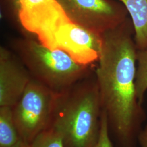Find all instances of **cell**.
Masks as SVG:
<instances>
[{"mask_svg":"<svg viewBox=\"0 0 147 147\" xmlns=\"http://www.w3.org/2000/svg\"><path fill=\"white\" fill-rule=\"evenodd\" d=\"M32 77L11 49L0 47V106L13 107L20 100Z\"/></svg>","mask_w":147,"mask_h":147,"instance_id":"cell-7","label":"cell"},{"mask_svg":"<svg viewBox=\"0 0 147 147\" xmlns=\"http://www.w3.org/2000/svg\"><path fill=\"white\" fill-rule=\"evenodd\" d=\"M131 18L100 36L94 69L100 100L116 147H137L147 119L135 87L137 48Z\"/></svg>","mask_w":147,"mask_h":147,"instance_id":"cell-1","label":"cell"},{"mask_svg":"<svg viewBox=\"0 0 147 147\" xmlns=\"http://www.w3.org/2000/svg\"><path fill=\"white\" fill-rule=\"evenodd\" d=\"M113 146L114 144L109 131L106 115L102 111L100 134L98 140L94 147H114Z\"/></svg>","mask_w":147,"mask_h":147,"instance_id":"cell-13","label":"cell"},{"mask_svg":"<svg viewBox=\"0 0 147 147\" xmlns=\"http://www.w3.org/2000/svg\"><path fill=\"white\" fill-rule=\"evenodd\" d=\"M3 1L21 28L46 47L58 49L57 35L71 21L57 0Z\"/></svg>","mask_w":147,"mask_h":147,"instance_id":"cell-4","label":"cell"},{"mask_svg":"<svg viewBox=\"0 0 147 147\" xmlns=\"http://www.w3.org/2000/svg\"><path fill=\"white\" fill-rule=\"evenodd\" d=\"M58 49L62 50L80 64L94 66L99 57L100 37L70 22L58 33Z\"/></svg>","mask_w":147,"mask_h":147,"instance_id":"cell-8","label":"cell"},{"mask_svg":"<svg viewBox=\"0 0 147 147\" xmlns=\"http://www.w3.org/2000/svg\"><path fill=\"white\" fill-rule=\"evenodd\" d=\"M11 50L25 66L32 78L59 94L90 73L94 66L76 62L62 50H52L37 39L16 38L10 42Z\"/></svg>","mask_w":147,"mask_h":147,"instance_id":"cell-3","label":"cell"},{"mask_svg":"<svg viewBox=\"0 0 147 147\" xmlns=\"http://www.w3.org/2000/svg\"><path fill=\"white\" fill-rule=\"evenodd\" d=\"M135 87L137 96L140 102L143 104L144 96L147 90V49L138 50Z\"/></svg>","mask_w":147,"mask_h":147,"instance_id":"cell-11","label":"cell"},{"mask_svg":"<svg viewBox=\"0 0 147 147\" xmlns=\"http://www.w3.org/2000/svg\"><path fill=\"white\" fill-rule=\"evenodd\" d=\"M56 94L31 78L20 100L13 109L16 126L23 141L31 144L51 123Z\"/></svg>","mask_w":147,"mask_h":147,"instance_id":"cell-5","label":"cell"},{"mask_svg":"<svg viewBox=\"0 0 147 147\" xmlns=\"http://www.w3.org/2000/svg\"><path fill=\"white\" fill-rule=\"evenodd\" d=\"M30 146L31 147H65L61 136L51 128L40 133Z\"/></svg>","mask_w":147,"mask_h":147,"instance_id":"cell-12","label":"cell"},{"mask_svg":"<svg viewBox=\"0 0 147 147\" xmlns=\"http://www.w3.org/2000/svg\"><path fill=\"white\" fill-rule=\"evenodd\" d=\"M138 144L141 147H147V124L143 127L138 135Z\"/></svg>","mask_w":147,"mask_h":147,"instance_id":"cell-14","label":"cell"},{"mask_svg":"<svg viewBox=\"0 0 147 147\" xmlns=\"http://www.w3.org/2000/svg\"><path fill=\"white\" fill-rule=\"evenodd\" d=\"M131 16L137 50L147 49V0H119Z\"/></svg>","mask_w":147,"mask_h":147,"instance_id":"cell-9","label":"cell"},{"mask_svg":"<svg viewBox=\"0 0 147 147\" xmlns=\"http://www.w3.org/2000/svg\"><path fill=\"white\" fill-rule=\"evenodd\" d=\"M14 147H31V146L30 144H28L24 141H21Z\"/></svg>","mask_w":147,"mask_h":147,"instance_id":"cell-15","label":"cell"},{"mask_svg":"<svg viewBox=\"0 0 147 147\" xmlns=\"http://www.w3.org/2000/svg\"><path fill=\"white\" fill-rule=\"evenodd\" d=\"M102 113L94 69L56 94L49 128L61 136L65 147H94L100 134Z\"/></svg>","mask_w":147,"mask_h":147,"instance_id":"cell-2","label":"cell"},{"mask_svg":"<svg viewBox=\"0 0 147 147\" xmlns=\"http://www.w3.org/2000/svg\"><path fill=\"white\" fill-rule=\"evenodd\" d=\"M70 21L100 37L128 18L120 1L115 0H57Z\"/></svg>","mask_w":147,"mask_h":147,"instance_id":"cell-6","label":"cell"},{"mask_svg":"<svg viewBox=\"0 0 147 147\" xmlns=\"http://www.w3.org/2000/svg\"><path fill=\"white\" fill-rule=\"evenodd\" d=\"M21 141L12 107L0 106V147H14Z\"/></svg>","mask_w":147,"mask_h":147,"instance_id":"cell-10","label":"cell"}]
</instances>
